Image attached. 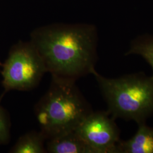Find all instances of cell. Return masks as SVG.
<instances>
[{
    "mask_svg": "<svg viewBox=\"0 0 153 153\" xmlns=\"http://www.w3.org/2000/svg\"><path fill=\"white\" fill-rule=\"evenodd\" d=\"M52 76L74 81L92 73L97 61L93 29L55 25L39 28L31 41Z\"/></svg>",
    "mask_w": 153,
    "mask_h": 153,
    "instance_id": "1",
    "label": "cell"
},
{
    "mask_svg": "<svg viewBox=\"0 0 153 153\" xmlns=\"http://www.w3.org/2000/svg\"><path fill=\"white\" fill-rule=\"evenodd\" d=\"M92 112L76 81L54 76L35 107L40 131L47 140L74 131Z\"/></svg>",
    "mask_w": 153,
    "mask_h": 153,
    "instance_id": "2",
    "label": "cell"
},
{
    "mask_svg": "<svg viewBox=\"0 0 153 153\" xmlns=\"http://www.w3.org/2000/svg\"><path fill=\"white\" fill-rule=\"evenodd\" d=\"M91 74L107 104V112L114 119L146 123L153 115V76L139 72L109 78Z\"/></svg>",
    "mask_w": 153,
    "mask_h": 153,
    "instance_id": "3",
    "label": "cell"
},
{
    "mask_svg": "<svg viewBox=\"0 0 153 153\" xmlns=\"http://www.w3.org/2000/svg\"><path fill=\"white\" fill-rule=\"evenodd\" d=\"M1 74L4 95L10 90L28 91L36 88L45 73L46 67L33 43H19L13 48L3 64Z\"/></svg>",
    "mask_w": 153,
    "mask_h": 153,
    "instance_id": "4",
    "label": "cell"
},
{
    "mask_svg": "<svg viewBox=\"0 0 153 153\" xmlns=\"http://www.w3.org/2000/svg\"><path fill=\"white\" fill-rule=\"evenodd\" d=\"M107 111L92 112L75 129L93 153H115L120 130Z\"/></svg>",
    "mask_w": 153,
    "mask_h": 153,
    "instance_id": "5",
    "label": "cell"
},
{
    "mask_svg": "<svg viewBox=\"0 0 153 153\" xmlns=\"http://www.w3.org/2000/svg\"><path fill=\"white\" fill-rule=\"evenodd\" d=\"M138 128L131 138L120 140L115 149V153H153V128L146 123L138 124Z\"/></svg>",
    "mask_w": 153,
    "mask_h": 153,
    "instance_id": "6",
    "label": "cell"
},
{
    "mask_svg": "<svg viewBox=\"0 0 153 153\" xmlns=\"http://www.w3.org/2000/svg\"><path fill=\"white\" fill-rule=\"evenodd\" d=\"M45 146L47 153H93L74 131L48 140Z\"/></svg>",
    "mask_w": 153,
    "mask_h": 153,
    "instance_id": "7",
    "label": "cell"
},
{
    "mask_svg": "<svg viewBox=\"0 0 153 153\" xmlns=\"http://www.w3.org/2000/svg\"><path fill=\"white\" fill-rule=\"evenodd\" d=\"M46 138L40 131H29L19 138L10 150L11 153H45Z\"/></svg>",
    "mask_w": 153,
    "mask_h": 153,
    "instance_id": "8",
    "label": "cell"
},
{
    "mask_svg": "<svg viewBox=\"0 0 153 153\" xmlns=\"http://www.w3.org/2000/svg\"><path fill=\"white\" fill-rule=\"evenodd\" d=\"M132 53L141 56L148 62L152 68L153 76V39L143 40L134 44L128 54Z\"/></svg>",
    "mask_w": 153,
    "mask_h": 153,
    "instance_id": "9",
    "label": "cell"
},
{
    "mask_svg": "<svg viewBox=\"0 0 153 153\" xmlns=\"http://www.w3.org/2000/svg\"><path fill=\"white\" fill-rule=\"evenodd\" d=\"M4 95L0 97V102ZM10 123L7 112L0 104V144L8 143L10 139Z\"/></svg>",
    "mask_w": 153,
    "mask_h": 153,
    "instance_id": "10",
    "label": "cell"
}]
</instances>
